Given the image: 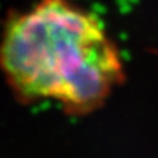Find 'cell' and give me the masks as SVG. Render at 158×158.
<instances>
[{
  "label": "cell",
  "mask_w": 158,
  "mask_h": 158,
  "mask_svg": "<svg viewBox=\"0 0 158 158\" xmlns=\"http://www.w3.org/2000/svg\"><path fill=\"white\" fill-rule=\"evenodd\" d=\"M0 69L21 99H53L74 116L96 111L125 81L120 53L102 23L70 0H38L9 15Z\"/></svg>",
  "instance_id": "6da1fadb"
}]
</instances>
